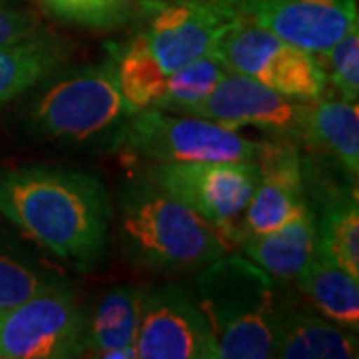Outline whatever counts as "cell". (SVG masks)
Returning a JSON list of instances; mask_svg holds the SVG:
<instances>
[{
  "mask_svg": "<svg viewBox=\"0 0 359 359\" xmlns=\"http://www.w3.org/2000/svg\"><path fill=\"white\" fill-rule=\"evenodd\" d=\"M72 52L70 40L46 28L30 39L0 46V108L60 70Z\"/></svg>",
  "mask_w": 359,
  "mask_h": 359,
  "instance_id": "obj_16",
  "label": "cell"
},
{
  "mask_svg": "<svg viewBox=\"0 0 359 359\" xmlns=\"http://www.w3.org/2000/svg\"><path fill=\"white\" fill-rule=\"evenodd\" d=\"M302 104L304 100L283 96L252 78L226 72L212 94L188 116L204 118L236 132L257 128L271 134L276 140L297 144Z\"/></svg>",
  "mask_w": 359,
  "mask_h": 359,
  "instance_id": "obj_12",
  "label": "cell"
},
{
  "mask_svg": "<svg viewBox=\"0 0 359 359\" xmlns=\"http://www.w3.org/2000/svg\"><path fill=\"white\" fill-rule=\"evenodd\" d=\"M136 359H218L208 320L178 283L140 287Z\"/></svg>",
  "mask_w": 359,
  "mask_h": 359,
  "instance_id": "obj_10",
  "label": "cell"
},
{
  "mask_svg": "<svg viewBox=\"0 0 359 359\" xmlns=\"http://www.w3.org/2000/svg\"><path fill=\"white\" fill-rule=\"evenodd\" d=\"M316 216V257L359 278L358 192L321 188V208Z\"/></svg>",
  "mask_w": 359,
  "mask_h": 359,
  "instance_id": "obj_18",
  "label": "cell"
},
{
  "mask_svg": "<svg viewBox=\"0 0 359 359\" xmlns=\"http://www.w3.org/2000/svg\"><path fill=\"white\" fill-rule=\"evenodd\" d=\"M294 280L309 306L323 318L359 332V278L313 257Z\"/></svg>",
  "mask_w": 359,
  "mask_h": 359,
  "instance_id": "obj_20",
  "label": "cell"
},
{
  "mask_svg": "<svg viewBox=\"0 0 359 359\" xmlns=\"http://www.w3.org/2000/svg\"><path fill=\"white\" fill-rule=\"evenodd\" d=\"M40 16L22 0H0V46L20 42L40 32Z\"/></svg>",
  "mask_w": 359,
  "mask_h": 359,
  "instance_id": "obj_25",
  "label": "cell"
},
{
  "mask_svg": "<svg viewBox=\"0 0 359 359\" xmlns=\"http://www.w3.org/2000/svg\"><path fill=\"white\" fill-rule=\"evenodd\" d=\"M144 176L194 214L214 226L233 248L245 240L242 230L248 202L254 194L259 162H154Z\"/></svg>",
  "mask_w": 359,
  "mask_h": 359,
  "instance_id": "obj_6",
  "label": "cell"
},
{
  "mask_svg": "<svg viewBox=\"0 0 359 359\" xmlns=\"http://www.w3.org/2000/svg\"><path fill=\"white\" fill-rule=\"evenodd\" d=\"M40 11L66 25L114 30L134 16V0H32Z\"/></svg>",
  "mask_w": 359,
  "mask_h": 359,
  "instance_id": "obj_22",
  "label": "cell"
},
{
  "mask_svg": "<svg viewBox=\"0 0 359 359\" xmlns=\"http://www.w3.org/2000/svg\"><path fill=\"white\" fill-rule=\"evenodd\" d=\"M140 13L144 25L134 39L166 76L214 52L224 32L236 22L212 0H142Z\"/></svg>",
  "mask_w": 359,
  "mask_h": 359,
  "instance_id": "obj_9",
  "label": "cell"
},
{
  "mask_svg": "<svg viewBox=\"0 0 359 359\" xmlns=\"http://www.w3.org/2000/svg\"><path fill=\"white\" fill-rule=\"evenodd\" d=\"M268 142L245 138L204 118L144 108L130 118L118 148L130 154L162 162H254Z\"/></svg>",
  "mask_w": 359,
  "mask_h": 359,
  "instance_id": "obj_5",
  "label": "cell"
},
{
  "mask_svg": "<svg viewBox=\"0 0 359 359\" xmlns=\"http://www.w3.org/2000/svg\"><path fill=\"white\" fill-rule=\"evenodd\" d=\"M86 309L62 283L0 313V359H66L86 353Z\"/></svg>",
  "mask_w": 359,
  "mask_h": 359,
  "instance_id": "obj_8",
  "label": "cell"
},
{
  "mask_svg": "<svg viewBox=\"0 0 359 359\" xmlns=\"http://www.w3.org/2000/svg\"><path fill=\"white\" fill-rule=\"evenodd\" d=\"M194 297L214 335L218 359L273 358L280 290L266 269L230 252L200 268Z\"/></svg>",
  "mask_w": 359,
  "mask_h": 359,
  "instance_id": "obj_2",
  "label": "cell"
},
{
  "mask_svg": "<svg viewBox=\"0 0 359 359\" xmlns=\"http://www.w3.org/2000/svg\"><path fill=\"white\" fill-rule=\"evenodd\" d=\"M327 86L339 94L341 100L358 102L359 98V25L346 36L318 54Z\"/></svg>",
  "mask_w": 359,
  "mask_h": 359,
  "instance_id": "obj_23",
  "label": "cell"
},
{
  "mask_svg": "<svg viewBox=\"0 0 359 359\" xmlns=\"http://www.w3.org/2000/svg\"><path fill=\"white\" fill-rule=\"evenodd\" d=\"M358 332L341 327L309 304L280 292L273 358L349 359L359 353Z\"/></svg>",
  "mask_w": 359,
  "mask_h": 359,
  "instance_id": "obj_14",
  "label": "cell"
},
{
  "mask_svg": "<svg viewBox=\"0 0 359 359\" xmlns=\"http://www.w3.org/2000/svg\"><path fill=\"white\" fill-rule=\"evenodd\" d=\"M138 316L140 287L110 290L86 321V351L94 358L136 359Z\"/></svg>",
  "mask_w": 359,
  "mask_h": 359,
  "instance_id": "obj_19",
  "label": "cell"
},
{
  "mask_svg": "<svg viewBox=\"0 0 359 359\" xmlns=\"http://www.w3.org/2000/svg\"><path fill=\"white\" fill-rule=\"evenodd\" d=\"M36 88L28 118L34 132L48 140L118 148L130 118L138 112L122 94L112 58L76 68L62 66Z\"/></svg>",
  "mask_w": 359,
  "mask_h": 359,
  "instance_id": "obj_4",
  "label": "cell"
},
{
  "mask_svg": "<svg viewBox=\"0 0 359 359\" xmlns=\"http://www.w3.org/2000/svg\"><path fill=\"white\" fill-rule=\"evenodd\" d=\"M257 162L259 176L242 218L245 238L282 228L309 202L306 164L297 144L268 142Z\"/></svg>",
  "mask_w": 359,
  "mask_h": 359,
  "instance_id": "obj_13",
  "label": "cell"
},
{
  "mask_svg": "<svg viewBox=\"0 0 359 359\" xmlns=\"http://www.w3.org/2000/svg\"><path fill=\"white\" fill-rule=\"evenodd\" d=\"M245 257L273 280L290 282L316 257V216L311 202L278 230L242 242Z\"/></svg>",
  "mask_w": 359,
  "mask_h": 359,
  "instance_id": "obj_17",
  "label": "cell"
},
{
  "mask_svg": "<svg viewBox=\"0 0 359 359\" xmlns=\"http://www.w3.org/2000/svg\"><path fill=\"white\" fill-rule=\"evenodd\" d=\"M214 52L228 72L252 78L295 100H316L327 92L318 54L250 22L236 20Z\"/></svg>",
  "mask_w": 359,
  "mask_h": 359,
  "instance_id": "obj_7",
  "label": "cell"
},
{
  "mask_svg": "<svg viewBox=\"0 0 359 359\" xmlns=\"http://www.w3.org/2000/svg\"><path fill=\"white\" fill-rule=\"evenodd\" d=\"M297 142L332 156L346 170L347 176L355 180L359 174L358 102L325 96L304 100Z\"/></svg>",
  "mask_w": 359,
  "mask_h": 359,
  "instance_id": "obj_15",
  "label": "cell"
},
{
  "mask_svg": "<svg viewBox=\"0 0 359 359\" xmlns=\"http://www.w3.org/2000/svg\"><path fill=\"white\" fill-rule=\"evenodd\" d=\"M118 208L122 250L144 268L200 269L233 250L224 233L146 176L122 190Z\"/></svg>",
  "mask_w": 359,
  "mask_h": 359,
  "instance_id": "obj_3",
  "label": "cell"
},
{
  "mask_svg": "<svg viewBox=\"0 0 359 359\" xmlns=\"http://www.w3.org/2000/svg\"><path fill=\"white\" fill-rule=\"evenodd\" d=\"M242 22L320 54L359 25L358 0H212Z\"/></svg>",
  "mask_w": 359,
  "mask_h": 359,
  "instance_id": "obj_11",
  "label": "cell"
},
{
  "mask_svg": "<svg viewBox=\"0 0 359 359\" xmlns=\"http://www.w3.org/2000/svg\"><path fill=\"white\" fill-rule=\"evenodd\" d=\"M0 216L56 257L88 268L102 256L112 205L102 182L56 166L0 170Z\"/></svg>",
  "mask_w": 359,
  "mask_h": 359,
  "instance_id": "obj_1",
  "label": "cell"
},
{
  "mask_svg": "<svg viewBox=\"0 0 359 359\" xmlns=\"http://www.w3.org/2000/svg\"><path fill=\"white\" fill-rule=\"evenodd\" d=\"M58 280L42 273L34 266L0 254V313L58 285Z\"/></svg>",
  "mask_w": 359,
  "mask_h": 359,
  "instance_id": "obj_24",
  "label": "cell"
},
{
  "mask_svg": "<svg viewBox=\"0 0 359 359\" xmlns=\"http://www.w3.org/2000/svg\"><path fill=\"white\" fill-rule=\"evenodd\" d=\"M226 72L228 70L222 65L218 54L208 52L168 74L162 96L158 98L154 108L174 114H188L212 94Z\"/></svg>",
  "mask_w": 359,
  "mask_h": 359,
  "instance_id": "obj_21",
  "label": "cell"
}]
</instances>
